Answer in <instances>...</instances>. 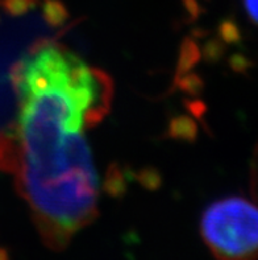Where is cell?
<instances>
[{"label": "cell", "mask_w": 258, "mask_h": 260, "mask_svg": "<svg viewBox=\"0 0 258 260\" xmlns=\"http://www.w3.org/2000/svg\"><path fill=\"white\" fill-rule=\"evenodd\" d=\"M252 193L253 197L258 201V145L254 152V158L252 164Z\"/></svg>", "instance_id": "13"}, {"label": "cell", "mask_w": 258, "mask_h": 260, "mask_svg": "<svg viewBox=\"0 0 258 260\" xmlns=\"http://www.w3.org/2000/svg\"><path fill=\"white\" fill-rule=\"evenodd\" d=\"M244 7L249 19L258 25V0H244Z\"/></svg>", "instance_id": "14"}, {"label": "cell", "mask_w": 258, "mask_h": 260, "mask_svg": "<svg viewBox=\"0 0 258 260\" xmlns=\"http://www.w3.org/2000/svg\"><path fill=\"white\" fill-rule=\"evenodd\" d=\"M136 180H137L145 189L152 191L160 189L161 184H162V177H161L160 171L153 168V167L141 168L140 171L136 173Z\"/></svg>", "instance_id": "10"}, {"label": "cell", "mask_w": 258, "mask_h": 260, "mask_svg": "<svg viewBox=\"0 0 258 260\" xmlns=\"http://www.w3.org/2000/svg\"><path fill=\"white\" fill-rule=\"evenodd\" d=\"M186 105L189 106V110L191 111V114L196 116H202L203 112L206 111V106L203 105L200 101H194V102H186Z\"/></svg>", "instance_id": "17"}, {"label": "cell", "mask_w": 258, "mask_h": 260, "mask_svg": "<svg viewBox=\"0 0 258 260\" xmlns=\"http://www.w3.org/2000/svg\"><path fill=\"white\" fill-rule=\"evenodd\" d=\"M183 6L186 8L187 12L191 15V17H198L200 13V7L196 0H182Z\"/></svg>", "instance_id": "16"}, {"label": "cell", "mask_w": 258, "mask_h": 260, "mask_svg": "<svg viewBox=\"0 0 258 260\" xmlns=\"http://www.w3.org/2000/svg\"><path fill=\"white\" fill-rule=\"evenodd\" d=\"M224 45H226V44L223 43L220 39L208 40V41L203 45V49L200 50V52H202V57L209 63L217 62V61L222 59L223 54H224Z\"/></svg>", "instance_id": "12"}, {"label": "cell", "mask_w": 258, "mask_h": 260, "mask_svg": "<svg viewBox=\"0 0 258 260\" xmlns=\"http://www.w3.org/2000/svg\"><path fill=\"white\" fill-rule=\"evenodd\" d=\"M43 17L50 26H61L69 19V11L62 0H43Z\"/></svg>", "instance_id": "7"}, {"label": "cell", "mask_w": 258, "mask_h": 260, "mask_svg": "<svg viewBox=\"0 0 258 260\" xmlns=\"http://www.w3.org/2000/svg\"><path fill=\"white\" fill-rule=\"evenodd\" d=\"M176 87H179L182 91L187 92L191 96H198L204 87V82L195 73H186L183 76L178 77L174 81Z\"/></svg>", "instance_id": "9"}, {"label": "cell", "mask_w": 258, "mask_h": 260, "mask_svg": "<svg viewBox=\"0 0 258 260\" xmlns=\"http://www.w3.org/2000/svg\"><path fill=\"white\" fill-rule=\"evenodd\" d=\"M20 142L17 129L0 132V171L15 173L19 165Z\"/></svg>", "instance_id": "3"}, {"label": "cell", "mask_w": 258, "mask_h": 260, "mask_svg": "<svg viewBox=\"0 0 258 260\" xmlns=\"http://www.w3.org/2000/svg\"><path fill=\"white\" fill-rule=\"evenodd\" d=\"M200 59H202V52H200L199 46L196 45V43L191 37H185L182 44H180L179 57H178V62H176L175 78L189 73Z\"/></svg>", "instance_id": "4"}, {"label": "cell", "mask_w": 258, "mask_h": 260, "mask_svg": "<svg viewBox=\"0 0 258 260\" xmlns=\"http://www.w3.org/2000/svg\"><path fill=\"white\" fill-rule=\"evenodd\" d=\"M200 233L217 260L258 259V205L228 196L204 210Z\"/></svg>", "instance_id": "2"}, {"label": "cell", "mask_w": 258, "mask_h": 260, "mask_svg": "<svg viewBox=\"0 0 258 260\" xmlns=\"http://www.w3.org/2000/svg\"><path fill=\"white\" fill-rule=\"evenodd\" d=\"M19 101L17 190L44 244L62 251L98 215V176L83 131L104 118L107 89L79 62L67 77Z\"/></svg>", "instance_id": "1"}, {"label": "cell", "mask_w": 258, "mask_h": 260, "mask_svg": "<svg viewBox=\"0 0 258 260\" xmlns=\"http://www.w3.org/2000/svg\"><path fill=\"white\" fill-rule=\"evenodd\" d=\"M167 135L175 140L189 143L195 142L196 136H198V125L191 116H175L169 123Z\"/></svg>", "instance_id": "5"}, {"label": "cell", "mask_w": 258, "mask_h": 260, "mask_svg": "<svg viewBox=\"0 0 258 260\" xmlns=\"http://www.w3.org/2000/svg\"><path fill=\"white\" fill-rule=\"evenodd\" d=\"M229 63H231V66H232L235 70H237V72H244V70L250 65V63L246 61L245 57L239 56V54H236V56H233L232 58L229 59Z\"/></svg>", "instance_id": "15"}, {"label": "cell", "mask_w": 258, "mask_h": 260, "mask_svg": "<svg viewBox=\"0 0 258 260\" xmlns=\"http://www.w3.org/2000/svg\"><path fill=\"white\" fill-rule=\"evenodd\" d=\"M104 191L114 198H120L127 193L128 181L127 176L118 162H112L107 169L104 180Z\"/></svg>", "instance_id": "6"}, {"label": "cell", "mask_w": 258, "mask_h": 260, "mask_svg": "<svg viewBox=\"0 0 258 260\" xmlns=\"http://www.w3.org/2000/svg\"><path fill=\"white\" fill-rule=\"evenodd\" d=\"M219 39L224 44H237L241 41V30L232 19L223 20L219 25Z\"/></svg>", "instance_id": "11"}, {"label": "cell", "mask_w": 258, "mask_h": 260, "mask_svg": "<svg viewBox=\"0 0 258 260\" xmlns=\"http://www.w3.org/2000/svg\"><path fill=\"white\" fill-rule=\"evenodd\" d=\"M40 0H0V7L10 16H23L39 6Z\"/></svg>", "instance_id": "8"}]
</instances>
